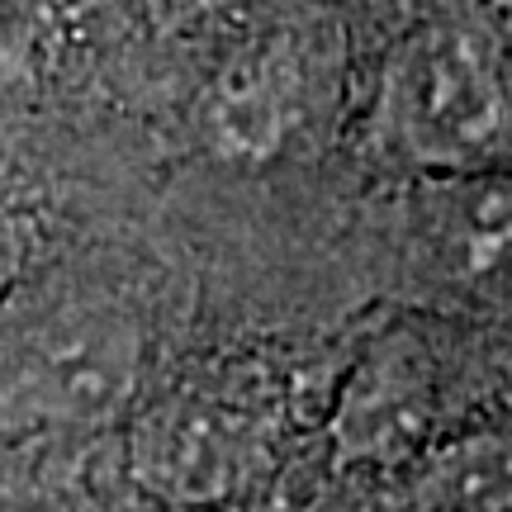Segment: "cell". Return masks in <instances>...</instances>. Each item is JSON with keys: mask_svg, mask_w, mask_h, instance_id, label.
Masks as SVG:
<instances>
[{"mask_svg": "<svg viewBox=\"0 0 512 512\" xmlns=\"http://www.w3.org/2000/svg\"><path fill=\"white\" fill-rule=\"evenodd\" d=\"M384 133L418 162L475 166L512 138V105L489 48L465 29H422L384 76Z\"/></svg>", "mask_w": 512, "mask_h": 512, "instance_id": "6da1fadb", "label": "cell"}, {"mask_svg": "<svg viewBox=\"0 0 512 512\" xmlns=\"http://www.w3.org/2000/svg\"><path fill=\"white\" fill-rule=\"evenodd\" d=\"M422 252L451 294L512 313V181L437 190L422 219Z\"/></svg>", "mask_w": 512, "mask_h": 512, "instance_id": "7a4b0ae2", "label": "cell"}, {"mask_svg": "<svg viewBox=\"0 0 512 512\" xmlns=\"http://www.w3.org/2000/svg\"><path fill=\"white\" fill-rule=\"evenodd\" d=\"M299 124V62L285 43H266L238 57L214 81L204 105V133L219 157L261 162Z\"/></svg>", "mask_w": 512, "mask_h": 512, "instance_id": "3957f363", "label": "cell"}, {"mask_svg": "<svg viewBox=\"0 0 512 512\" xmlns=\"http://www.w3.org/2000/svg\"><path fill=\"white\" fill-rule=\"evenodd\" d=\"M418 422H422L418 380L375 366L366 375V384L356 389V399L347 403L342 432L356 437L361 446H370V451H384V446H399L403 437H413Z\"/></svg>", "mask_w": 512, "mask_h": 512, "instance_id": "277c9868", "label": "cell"}, {"mask_svg": "<svg viewBox=\"0 0 512 512\" xmlns=\"http://www.w3.org/2000/svg\"><path fill=\"white\" fill-rule=\"evenodd\" d=\"M19 271V238H15V228L5 223V214H0V290L15 280Z\"/></svg>", "mask_w": 512, "mask_h": 512, "instance_id": "5b68a950", "label": "cell"}]
</instances>
